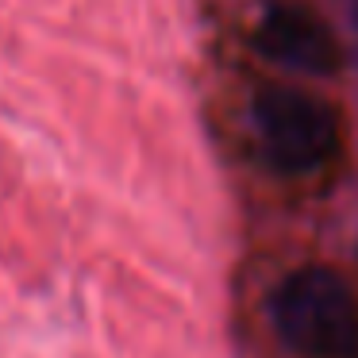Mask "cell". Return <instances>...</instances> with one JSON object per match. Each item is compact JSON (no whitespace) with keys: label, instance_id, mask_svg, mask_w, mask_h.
I'll list each match as a JSON object with an SVG mask.
<instances>
[{"label":"cell","instance_id":"cell-1","mask_svg":"<svg viewBox=\"0 0 358 358\" xmlns=\"http://www.w3.org/2000/svg\"><path fill=\"white\" fill-rule=\"evenodd\" d=\"M281 343L304 358H358V301L335 270L304 266L270 296Z\"/></svg>","mask_w":358,"mask_h":358},{"label":"cell","instance_id":"cell-2","mask_svg":"<svg viewBox=\"0 0 358 358\" xmlns=\"http://www.w3.org/2000/svg\"><path fill=\"white\" fill-rule=\"evenodd\" d=\"M255 135L262 158L278 173H308L331 158L339 116L320 96L296 89H262L255 96Z\"/></svg>","mask_w":358,"mask_h":358},{"label":"cell","instance_id":"cell-3","mask_svg":"<svg viewBox=\"0 0 358 358\" xmlns=\"http://www.w3.org/2000/svg\"><path fill=\"white\" fill-rule=\"evenodd\" d=\"M255 47L278 66H289V70H304V73L339 70V43L304 8H289V4L270 8L255 31Z\"/></svg>","mask_w":358,"mask_h":358}]
</instances>
